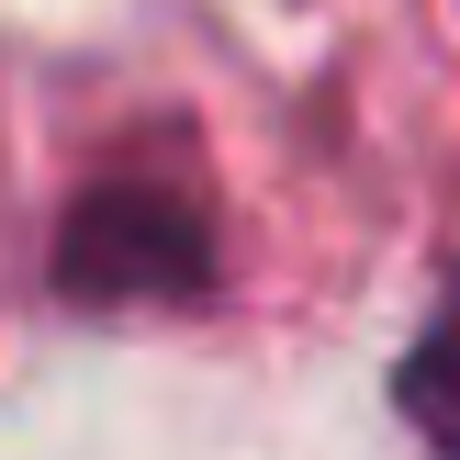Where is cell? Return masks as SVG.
Masks as SVG:
<instances>
[{
  "instance_id": "1",
  "label": "cell",
  "mask_w": 460,
  "mask_h": 460,
  "mask_svg": "<svg viewBox=\"0 0 460 460\" xmlns=\"http://www.w3.org/2000/svg\"><path fill=\"white\" fill-rule=\"evenodd\" d=\"M202 270H214L202 214H191L180 191H157V180H102V191L67 214V236H57V281H67V292H90V304L191 292Z\"/></svg>"
},
{
  "instance_id": "2",
  "label": "cell",
  "mask_w": 460,
  "mask_h": 460,
  "mask_svg": "<svg viewBox=\"0 0 460 460\" xmlns=\"http://www.w3.org/2000/svg\"><path fill=\"white\" fill-rule=\"evenodd\" d=\"M394 394H404V416H416V438L438 460H460V314H438V326L404 349Z\"/></svg>"
}]
</instances>
